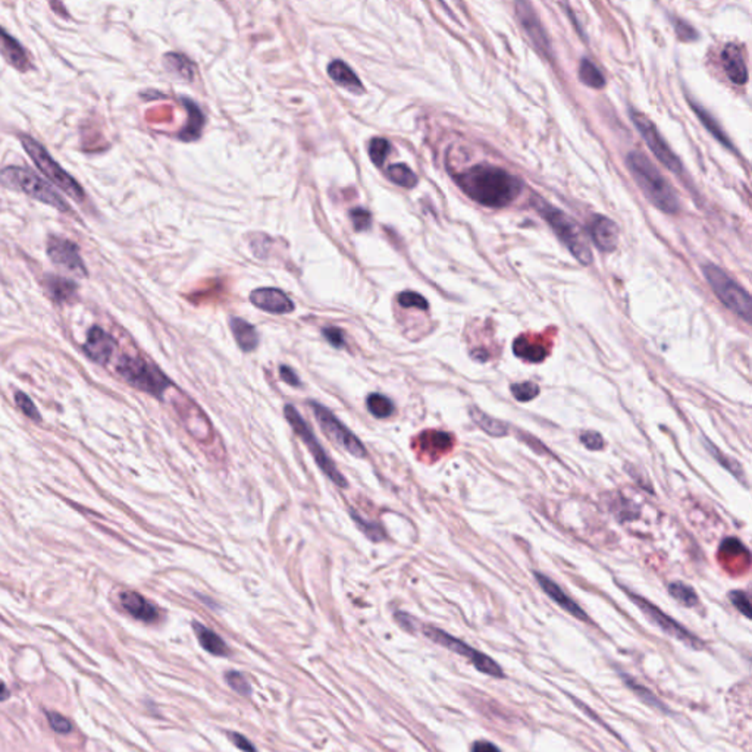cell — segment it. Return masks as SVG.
<instances>
[{
	"label": "cell",
	"instance_id": "6da1fadb",
	"mask_svg": "<svg viewBox=\"0 0 752 752\" xmlns=\"http://www.w3.org/2000/svg\"><path fill=\"white\" fill-rule=\"evenodd\" d=\"M456 182L473 202L494 209L513 203L523 187L519 178L492 165H475L460 172Z\"/></svg>",
	"mask_w": 752,
	"mask_h": 752
},
{
	"label": "cell",
	"instance_id": "7a4b0ae2",
	"mask_svg": "<svg viewBox=\"0 0 752 752\" xmlns=\"http://www.w3.org/2000/svg\"><path fill=\"white\" fill-rule=\"evenodd\" d=\"M626 165L635 182L638 184L639 190L651 205L670 215L680 210L676 191L646 156L639 152H630L626 156Z\"/></svg>",
	"mask_w": 752,
	"mask_h": 752
},
{
	"label": "cell",
	"instance_id": "3957f363",
	"mask_svg": "<svg viewBox=\"0 0 752 752\" xmlns=\"http://www.w3.org/2000/svg\"><path fill=\"white\" fill-rule=\"evenodd\" d=\"M0 182L11 190L21 191L42 203L52 206L60 212H70L71 206L63 197L42 177L21 166H6L0 171Z\"/></svg>",
	"mask_w": 752,
	"mask_h": 752
},
{
	"label": "cell",
	"instance_id": "277c9868",
	"mask_svg": "<svg viewBox=\"0 0 752 752\" xmlns=\"http://www.w3.org/2000/svg\"><path fill=\"white\" fill-rule=\"evenodd\" d=\"M540 215L548 222L551 229L557 234L560 241L567 247L576 260H579L582 265H590L592 262V253L587 234L573 218L557 208L545 203H542V208H540Z\"/></svg>",
	"mask_w": 752,
	"mask_h": 752
},
{
	"label": "cell",
	"instance_id": "5b68a950",
	"mask_svg": "<svg viewBox=\"0 0 752 752\" xmlns=\"http://www.w3.org/2000/svg\"><path fill=\"white\" fill-rule=\"evenodd\" d=\"M116 371L134 388L158 398H163L166 391L174 388L172 382L160 369L139 356H124L116 366Z\"/></svg>",
	"mask_w": 752,
	"mask_h": 752
},
{
	"label": "cell",
	"instance_id": "8992f818",
	"mask_svg": "<svg viewBox=\"0 0 752 752\" xmlns=\"http://www.w3.org/2000/svg\"><path fill=\"white\" fill-rule=\"evenodd\" d=\"M703 272L718 300L745 322H751V295L739 283L732 279L722 267L713 263L703 266Z\"/></svg>",
	"mask_w": 752,
	"mask_h": 752
},
{
	"label": "cell",
	"instance_id": "52a82bcc",
	"mask_svg": "<svg viewBox=\"0 0 752 752\" xmlns=\"http://www.w3.org/2000/svg\"><path fill=\"white\" fill-rule=\"evenodd\" d=\"M21 144L25 148V152L31 158V160L36 163L37 168L52 181L55 186H58L65 194L72 197L75 202H84L86 194L84 190L81 189L77 179H74L68 172H66L62 166L50 156L47 150L32 137L30 136H21Z\"/></svg>",
	"mask_w": 752,
	"mask_h": 752
},
{
	"label": "cell",
	"instance_id": "ba28073f",
	"mask_svg": "<svg viewBox=\"0 0 752 752\" xmlns=\"http://www.w3.org/2000/svg\"><path fill=\"white\" fill-rule=\"evenodd\" d=\"M283 414H286V419L293 426L294 432L297 433L300 438L303 440V442L309 448V451L312 453L316 464L321 467V471L333 483H336V485H338L340 488H347L348 483H347L345 478L341 475V472L337 469V466L333 464L331 457L326 454V451L319 444V441H317V438L314 437V433L307 426V423L303 421V417L300 416V413L295 410V407L291 406V404H287L286 409H283Z\"/></svg>",
	"mask_w": 752,
	"mask_h": 752
},
{
	"label": "cell",
	"instance_id": "9c48e42d",
	"mask_svg": "<svg viewBox=\"0 0 752 752\" xmlns=\"http://www.w3.org/2000/svg\"><path fill=\"white\" fill-rule=\"evenodd\" d=\"M310 409L316 417L317 423L325 432V435L338 447H341L347 453L355 457H366V448L363 442L350 431L338 417L328 410L325 406L310 401Z\"/></svg>",
	"mask_w": 752,
	"mask_h": 752
},
{
	"label": "cell",
	"instance_id": "30bf717a",
	"mask_svg": "<svg viewBox=\"0 0 752 752\" xmlns=\"http://www.w3.org/2000/svg\"><path fill=\"white\" fill-rule=\"evenodd\" d=\"M423 633H425V637H428L431 641L437 642L445 646L447 649L453 651V653L463 656L469 661H472V664L478 668L479 672L492 676V677H504L503 668H501L499 664L495 663L490 656L480 653V651L472 648L471 645H467L466 642L454 637H451V635H448L447 632L438 627H433V626H423Z\"/></svg>",
	"mask_w": 752,
	"mask_h": 752
},
{
	"label": "cell",
	"instance_id": "8fae6325",
	"mask_svg": "<svg viewBox=\"0 0 752 752\" xmlns=\"http://www.w3.org/2000/svg\"><path fill=\"white\" fill-rule=\"evenodd\" d=\"M630 120L633 125L638 128L641 137L644 139V141L646 143L651 152L654 153V156L665 166L667 170H670L672 172L680 175L683 172L682 162L673 153V150L667 146L665 140L663 139L656 124L651 121L646 115L638 110H630Z\"/></svg>",
	"mask_w": 752,
	"mask_h": 752
},
{
	"label": "cell",
	"instance_id": "7c38bea8",
	"mask_svg": "<svg viewBox=\"0 0 752 752\" xmlns=\"http://www.w3.org/2000/svg\"><path fill=\"white\" fill-rule=\"evenodd\" d=\"M625 591L627 592L629 598L633 601V603L637 604L639 607V610L648 617V620L653 625H656L657 627H660L664 633L668 635V637L676 638L677 641L683 642L684 645H688L689 648H694V649H701L704 646V642L701 641L699 638H696L692 632H689L687 627L682 626L680 623H677L675 619H672L670 616H667L665 613H663L653 603H649L648 599L639 597L638 594H633V592L627 591L626 588H625Z\"/></svg>",
	"mask_w": 752,
	"mask_h": 752
},
{
	"label": "cell",
	"instance_id": "4fadbf2b",
	"mask_svg": "<svg viewBox=\"0 0 752 752\" xmlns=\"http://www.w3.org/2000/svg\"><path fill=\"white\" fill-rule=\"evenodd\" d=\"M172 403L181 422L184 423V428H186V431L197 442H213L215 432L212 423L208 419V416L203 413V410L197 406V403H194L190 397H187L184 393H179L178 390Z\"/></svg>",
	"mask_w": 752,
	"mask_h": 752
},
{
	"label": "cell",
	"instance_id": "5bb4252c",
	"mask_svg": "<svg viewBox=\"0 0 752 752\" xmlns=\"http://www.w3.org/2000/svg\"><path fill=\"white\" fill-rule=\"evenodd\" d=\"M47 255L56 266L74 274L75 276H87V267L82 262L79 248L71 240L62 237H50L47 241Z\"/></svg>",
	"mask_w": 752,
	"mask_h": 752
},
{
	"label": "cell",
	"instance_id": "9a60e30c",
	"mask_svg": "<svg viewBox=\"0 0 752 752\" xmlns=\"http://www.w3.org/2000/svg\"><path fill=\"white\" fill-rule=\"evenodd\" d=\"M588 231L592 243L601 252H614L617 244H619V227L607 216L595 215L590 222Z\"/></svg>",
	"mask_w": 752,
	"mask_h": 752
},
{
	"label": "cell",
	"instance_id": "2e32d148",
	"mask_svg": "<svg viewBox=\"0 0 752 752\" xmlns=\"http://www.w3.org/2000/svg\"><path fill=\"white\" fill-rule=\"evenodd\" d=\"M413 447L421 456L433 461L453 448V437L442 431H425L414 440Z\"/></svg>",
	"mask_w": 752,
	"mask_h": 752
},
{
	"label": "cell",
	"instance_id": "e0dca14e",
	"mask_svg": "<svg viewBox=\"0 0 752 752\" xmlns=\"http://www.w3.org/2000/svg\"><path fill=\"white\" fill-rule=\"evenodd\" d=\"M250 302L257 309L274 314H286L294 310L290 297L276 288H257L250 294Z\"/></svg>",
	"mask_w": 752,
	"mask_h": 752
},
{
	"label": "cell",
	"instance_id": "ac0fdd59",
	"mask_svg": "<svg viewBox=\"0 0 752 752\" xmlns=\"http://www.w3.org/2000/svg\"><path fill=\"white\" fill-rule=\"evenodd\" d=\"M535 578H537L542 591L551 599H553L556 604H559L563 610H566L567 613L572 614L573 617H576V619H579L582 622H588L590 620L588 614L585 613L582 610V607L578 606V603H575V601L569 595H567L553 579H549L548 576H545V575H542L540 572H535Z\"/></svg>",
	"mask_w": 752,
	"mask_h": 752
},
{
	"label": "cell",
	"instance_id": "d6986e66",
	"mask_svg": "<svg viewBox=\"0 0 752 752\" xmlns=\"http://www.w3.org/2000/svg\"><path fill=\"white\" fill-rule=\"evenodd\" d=\"M113 350H115V340L106 331H103L98 326H94L90 329L87 341L84 344V352L91 360L100 364H106L113 355Z\"/></svg>",
	"mask_w": 752,
	"mask_h": 752
},
{
	"label": "cell",
	"instance_id": "ffe728a7",
	"mask_svg": "<svg viewBox=\"0 0 752 752\" xmlns=\"http://www.w3.org/2000/svg\"><path fill=\"white\" fill-rule=\"evenodd\" d=\"M120 599L125 611L129 613L134 619L146 623H153L159 620V610L152 603H148L143 595L127 591L121 594Z\"/></svg>",
	"mask_w": 752,
	"mask_h": 752
},
{
	"label": "cell",
	"instance_id": "44dd1931",
	"mask_svg": "<svg viewBox=\"0 0 752 752\" xmlns=\"http://www.w3.org/2000/svg\"><path fill=\"white\" fill-rule=\"evenodd\" d=\"M722 63L727 78L733 84L742 86L748 81V70L744 60L742 50L738 44H727L722 53Z\"/></svg>",
	"mask_w": 752,
	"mask_h": 752
},
{
	"label": "cell",
	"instance_id": "7402d4cb",
	"mask_svg": "<svg viewBox=\"0 0 752 752\" xmlns=\"http://www.w3.org/2000/svg\"><path fill=\"white\" fill-rule=\"evenodd\" d=\"M0 53L4 55L6 62L12 65L15 70L25 72L31 68V62L24 47L2 27H0Z\"/></svg>",
	"mask_w": 752,
	"mask_h": 752
},
{
	"label": "cell",
	"instance_id": "603a6c76",
	"mask_svg": "<svg viewBox=\"0 0 752 752\" xmlns=\"http://www.w3.org/2000/svg\"><path fill=\"white\" fill-rule=\"evenodd\" d=\"M229 326L238 347L246 353L253 352L259 344V333L256 328L241 317H231Z\"/></svg>",
	"mask_w": 752,
	"mask_h": 752
},
{
	"label": "cell",
	"instance_id": "cb8c5ba5",
	"mask_svg": "<svg viewBox=\"0 0 752 752\" xmlns=\"http://www.w3.org/2000/svg\"><path fill=\"white\" fill-rule=\"evenodd\" d=\"M328 75L331 77L332 81H336L338 86H341V87H344V89H347L350 91H353L356 94L363 91L362 81L355 74V71L350 68L347 63H344L343 60L331 62L329 66H328Z\"/></svg>",
	"mask_w": 752,
	"mask_h": 752
},
{
	"label": "cell",
	"instance_id": "d4e9b609",
	"mask_svg": "<svg viewBox=\"0 0 752 752\" xmlns=\"http://www.w3.org/2000/svg\"><path fill=\"white\" fill-rule=\"evenodd\" d=\"M513 353L526 362L540 363L548 356V348L537 340H533L528 336H522L514 340Z\"/></svg>",
	"mask_w": 752,
	"mask_h": 752
},
{
	"label": "cell",
	"instance_id": "484cf974",
	"mask_svg": "<svg viewBox=\"0 0 752 752\" xmlns=\"http://www.w3.org/2000/svg\"><path fill=\"white\" fill-rule=\"evenodd\" d=\"M193 629H194V633L200 645H202L208 653L218 656V657L229 656V648L219 635H216L213 630H210L209 627L203 625H200L198 622L193 623Z\"/></svg>",
	"mask_w": 752,
	"mask_h": 752
},
{
	"label": "cell",
	"instance_id": "4316f807",
	"mask_svg": "<svg viewBox=\"0 0 752 752\" xmlns=\"http://www.w3.org/2000/svg\"><path fill=\"white\" fill-rule=\"evenodd\" d=\"M44 287L55 302L63 303L70 302V300L77 294V283L74 281L66 279L56 275H49L44 279Z\"/></svg>",
	"mask_w": 752,
	"mask_h": 752
},
{
	"label": "cell",
	"instance_id": "83f0119b",
	"mask_svg": "<svg viewBox=\"0 0 752 752\" xmlns=\"http://www.w3.org/2000/svg\"><path fill=\"white\" fill-rule=\"evenodd\" d=\"M469 413H471V417L473 419V422L483 432H487L488 435L495 437V438H501V437H506L509 433V426L504 422L494 419V417L488 416L485 412H482L480 409L472 406L469 409Z\"/></svg>",
	"mask_w": 752,
	"mask_h": 752
},
{
	"label": "cell",
	"instance_id": "f1b7e54d",
	"mask_svg": "<svg viewBox=\"0 0 752 752\" xmlns=\"http://www.w3.org/2000/svg\"><path fill=\"white\" fill-rule=\"evenodd\" d=\"M526 11H522L519 8V16H521V21H522V25L525 27V30L528 31V34L532 37V40L537 43V46L540 49H548V39H547V34L544 32V28L542 25L538 23L537 16L533 15V11H530V8L528 5H525Z\"/></svg>",
	"mask_w": 752,
	"mask_h": 752
},
{
	"label": "cell",
	"instance_id": "f546056e",
	"mask_svg": "<svg viewBox=\"0 0 752 752\" xmlns=\"http://www.w3.org/2000/svg\"><path fill=\"white\" fill-rule=\"evenodd\" d=\"M182 102L187 105L190 120H189V125L186 127V129L179 134V137L186 141H191L200 136V131H202L203 124H205V118H203V113L200 112V109L197 108V105H194L187 98H184Z\"/></svg>",
	"mask_w": 752,
	"mask_h": 752
},
{
	"label": "cell",
	"instance_id": "4dcf8cb0",
	"mask_svg": "<svg viewBox=\"0 0 752 752\" xmlns=\"http://www.w3.org/2000/svg\"><path fill=\"white\" fill-rule=\"evenodd\" d=\"M579 78L585 86L591 89H603L606 86V78L598 70V66L590 59H582L579 65Z\"/></svg>",
	"mask_w": 752,
	"mask_h": 752
},
{
	"label": "cell",
	"instance_id": "1f68e13d",
	"mask_svg": "<svg viewBox=\"0 0 752 752\" xmlns=\"http://www.w3.org/2000/svg\"><path fill=\"white\" fill-rule=\"evenodd\" d=\"M691 106H692V110L698 115L699 121L703 122L704 127L713 134L714 139H715L717 141H720L725 147H727V148H733L732 144H730V140L727 139V136H726V134L722 131L720 125L717 124V121L713 118V116H711L704 108H701V106H699L698 103H695V102H691Z\"/></svg>",
	"mask_w": 752,
	"mask_h": 752
},
{
	"label": "cell",
	"instance_id": "d6a6232c",
	"mask_svg": "<svg viewBox=\"0 0 752 752\" xmlns=\"http://www.w3.org/2000/svg\"><path fill=\"white\" fill-rule=\"evenodd\" d=\"M387 175L394 184H397V186H400V187L414 189L417 186L416 174L404 163L391 165L390 168L387 170Z\"/></svg>",
	"mask_w": 752,
	"mask_h": 752
},
{
	"label": "cell",
	"instance_id": "836d02e7",
	"mask_svg": "<svg viewBox=\"0 0 752 752\" xmlns=\"http://www.w3.org/2000/svg\"><path fill=\"white\" fill-rule=\"evenodd\" d=\"M366 406L369 413L374 414L375 417H379V419H382V417H390L394 413L393 401L388 397L378 394V393L367 395Z\"/></svg>",
	"mask_w": 752,
	"mask_h": 752
},
{
	"label": "cell",
	"instance_id": "e575fe53",
	"mask_svg": "<svg viewBox=\"0 0 752 752\" xmlns=\"http://www.w3.org/2000/svg\"><path fill=\"white\" fill-rule=\"evenodd\" d=\"M350 516L353 517V521L356 522L357 528L366 535L367 538L375 541V542H379L382 540H385V530H383V528L381 525H378L376 522H372V521H367L364 519L363 516H360L355 509L350 507Z\"/></svg>",
	"mask_w": 752,
	"mask_h": 752
},
{
	"label": "cell",
	"instance_id": "d590c367",
	"mask_svg": "<svg viewBox=\"0 0 752 752\" xmlns=\"http://www.w3.org/2000/svg\"><path fill=\"white\" fill-rule=\"evenodd\" d=\"M704 445H706V447L708 448V451H710V454H711V456H713V457H714V459H715V460H717L718 463H720V464H722V466L725 467V469H726V471H729V472H730V473H732L733 476H737V478H738L739 480H742L744 483H746V480H745V475H744V471H742V467H741V464H739V463H738L737 460H733L732 457H727V456H725V454L722 453V451H720V450H718V448H717L715 445H713V444H711V442H710V441H708L707 438H704Z\"/></svg>",
	"mask_w": 752,
	"mask_h": 752
},
{
	"label": "cell",
	"instance_id": "8d00e7d4",
	"mask_svg": "<svg viewBox=\"0 0 752 752\" xmlns=\"http://www.w3.org/2000/svg\"><path fill=\"white\" fill-rule=\"evenodd\" d=\"M718 557H720L722 563L725 561H738L741 559H749L748 549L739 542L737 538H727L722 542L720 551H718Z\"/></svg>",
	"mask_w": 752,
	"mask_h": 752
},
{
	"label": "cell",
	"instance_id": "74e56055",
	"mask_svg": "<svg viewBox=\"0 0 752 752\" xmlns=\"http://www.w3.org/2000/svg\"><path fill=\"white\" fill-rule=\"evenodd\" d=\"M668 594L684 607H695L698 604V595L695 590L683 582H672L668 585Z\"/></svg>",
	"mask_w": 752,
	"mask_h": 752
},
{
	"label": "cell",
	"instance_id": "f35d334b",
	"mask_svg": "<svg viewBox=\"0 0 752 752\" xmlns=\"http://www.w3.org/2000/svg\"><path fill=\"white\" fill-rule=\"evenodd\" d=\"M622 679L625 680V683L627 684V688L632 689L635 694H637V696L639 699H642L644 703L649 707H654L657 710H661V711H667L664 704L661 703V701L653 695V692H651L649 689H646L645 687H642V684H639L637 680H633L630 676L627 675H622Z\"/></svg>",
	"mask_w": 752,
	"mask_h": 752
},
{
	"label": "cell",
	"instance_id": "ab89813d",
	"mask_svg": "<svg viewBox=\"0 0 752 752\" xmlns=\"http://www.w3.org/2000/svg\"><path fill=\"white\" fill-rule=\"evenodd\" d=\"M391 150V144L388 140L385 139H381V137H375L371 140L369 143V156L372 159V162L378 166V168H381V166L385 163V159L390 153Z\"/></svg>",
	"mask_w": 752,
	"mask_h": 752
},
{
	"label": "cell",
	"instance_id": "60d3db41",
	"mask_svg": "<svg viewBox=\"0 0 752 752\" xmlns=\"http://www.w3.org/2000/svg\"><path fill=\"white\" fill-rule=\"evenodd\" d=\"M165 63L166 66H168L170 70L178 72L179 75L186 77V78H191L193 75V63L186 58V56H181V55H177V53H170L165 56Z\"/></svg>",
	"mask_w": 752,
	"mask_h": 752
},
{
	"label": "cell",
	"instance_id": "b9f144b4",
	"mask_svg": "<svg viewBox=\"0 0 752 752\" xmlns=\"http://www.w3.org/2000/svg\"><path fill=\"white\" fill-rule=\"evenodd\" d=\"M510 391L517 401H522V403H525V401H529L540 394V387L535 382L525 381V382L513 383V385L510 387Z\"/></svg>",
	"mask_w": 752,
	"mask_h": 752
},
{
	"label": "cell",
	"instance_id": "7bdbcfd3",
	"mask_svg": "<svg viewBox=\"0 0 752 752\" xmlns=\"http://www.w3.org/2000/svg\"><path fill=\"white\" fill-rule=\"evenodd\" d=\"M398 303H400V306L407 307V309L414 307V309H421V310H428V307H429L426 298L422 297L421 294L414 293V291L401 293L398 295Z\"/></svg>",
	"mask_w": 752,
	"mask_h": 752
},
{
	"label": "cell",
	"instance_id": "ee69618b",
	"mask_svg": "<svg viewBox=\"0 0 752 752\" xmlns=\"http://www.w3.org/2000/svg\"><path fill=\"white\" fill-rule=\"evenodd\" d=\"M350 218H352V222H353V227H355L356 231L369 229L371 222H372L371 213L367 212L366 209H363V208L353 209L352 212H350Z\"/></svg>",
	"mask_w": 752,
	"mask_h": 752
},
{
	"label": "cell",
	"instance_id": "f6af8a7d",
	"mask_svg": "<svg viewBox=\"0 0 752 752\" xmlns=\"http://www.w3.org/2000/svg\"><path fill=\"white\" fill-rule=\"evenodd\" d=\"M225 679H227V682H228L229 687H231L234 691H237L238 694L248 695L250 691H252V688H250V684H248V682L246 680V677H244L241 673H238V672H229V673H227V675H225Z\"/></svg>",
	"mask_w": 752,
	"mask_h": 752
},
{
	"label": "cell",
	"instance_id": "bcb514c9",
	"mask_svg": "<svg viewBox=\"0 0 752 752\" xmlns=\"http://www.w3.org/2000/svg\"><path fill=\"white\" fill-rule=\"evenodd\" d=\"M729 598L732 601V604L738 608V611H741L746 617V619H751L749 597L744 591H732L729 594Z\"/></svg>",
	"mask_w": 752,
	"mask_h": 752
},
{
	"label": "cell",
	"instance_id": "7dc6e473",
	"mask_svg": "<svg viewBox=\"0 0 752 752\" xmlns=\"http://www.w3.org/2000/svg\"><path fill=\"white\" fill-rule=\"evenodd\" d=\"M580 442L583 444V447H587L588 450H592V451L603 450V447H604L603 437H601V433H598L595 431H585V432H582L580 433Z\"/></svg>",
	"mask_w": 752,
	"mask_h": 752
},
{
	"label": "cell",
	"instance_id": "c3c4849f",
	"mask_svg": "<svg viewBox=\"0 0 752 752\" xmlns=\"http://www.w3.org/2000/svg\"><path fill=\"white\" fill-rule=\"evenodd\" d=\"M47 718H49V723L50 726H52V729L58 733H70L72 730V725L70 723V720L66 717H63L62 714L59 713H47Z\"/></svg>",
	"mask_w": 752,
	"mask_h": 752
},
{
	"label": "cell",
	"instance_id": "681fc988",
	"mask_svg": "<svg viewBox=\"0 0 752 752\" xmlns=\"http://www.w3.org/2000/svg\"><path fill=\"white\" fill-rule=\"evenodd\" d=\"M15 400H16V404H18V407L24 412V414L31 417V419H36V421L40 419V414H39L36 406L32 404V401H31V398L28 395H25L23 393H18L15 395Z\"/></svg>",
	"mask_w": 752,
	"mask_h": 752
},
{
	"label": "cell",
	"instance_id": "f907efd6",
	"mask_svg": "<svg viewBox=\"0 0 752 752\" xmlns=\"http://www.w3.org/2000/svg\"><path fill=\"white\" fill-rule=\"evenodd\" d=\"M322 336L325 337V340L336 348H343L345 345V338H344V332L340 329V328H336V326H329V328H325L322 331Z\"/></svg>",
	"mask_w": 752,
	"mask_h": 752
},
{
	"label": "cell",
	"instance_id": "816d5d0a",
	"mask_svg": "<svg viewBox=\"0 0 752 752\" xmlns=\"http://www.w3.org/2000/svg\"><path fill=\"white\" fill-rule=\"evenodd\" d=\"M675 28H676V32H677L679 39L683 40V42H694V40L698 39V32L695 31V28L691 27V25L687 24V23L677 21L676 25H675Z\"/></svg>",
	"mask_w": 752,
	"mask_h": 752
},
{
	"label": "cell",
	"instance_id": "f5cc1de1",
	"mask_svg": "<svg viewBox=\"0 0 752 752\" xmlns=\"http://www.w3.org/2000/svg\"><path fill=\"white\" fill-rule=\"evenodd\" d=\"M228 737H229L231 742L236 745L237 748H240L241 751H244V752H257L256 746L252 742H250L246 737H243V734L236 733V732H229Z\"/></svg>",
	"mask_w": 752,
	"mask_h": 752
},
{
	"label": "cell",
	"instance_id": "db71d44e",
	"mask_svg": "<svg viewBox=\"0 0 752 752\" xmlns=\"http://www.w3.org/2000/svg\"><path fill=\"white\" fill-rule=\"evenodd\" d=\"M279 376H281V379L283 382L288 383V385H291V387H298L300 385V378L297 376V374L293 369H290V367H287V366H281L279 367Z\"/></svg>",
	"mask_w": 752,
	"mask_h": 752
},
{
	"label": "cell",
	"instance_id": "11a10c76",
	"mask_svg": "<svg viewBox=\"0 0 752 752\" xmlns=\"http://www.w3.org/2000/svg\"><path fill=\"white\" fill-rule=\"evenodd\" d=\"M472 752H501L499 748L488 741H478L472 746Z\"/></svg>",
	"mask_w": 752,
	"mask_h": 752
},
{
	"label": "cell",
	"instance_id": "9f6ffc18",
	"mask_svg": "<svg viewBox=\"0 0 752 752\" xmlns=\"http://www.w3.org/2000/svg\"><path fill=\"white\" fill-rule=\"evenodd\" d=\"M9 698V691L6 688V684L0 680V701H5Z\"/></svg>",
	"mask_w": 752,
	"mask_h": 752
}]
</instances>
